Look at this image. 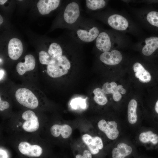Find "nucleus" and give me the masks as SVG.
Wrapping results in <instances>:
<instances>
[{"label": "nucleus", "mask_w": 158, "mask_h": 158, "mask_svg": "<svg viewBox=\"0 0 158 158\" xmlns=\"http://www.w3.org/2000/svg\"><path fill=\"white\" fill-rule=\"evenodd\" d=\"M100 61L104 63L111 65L118 64L121 61L122 56L118 51L113 50L111 52H104L100 56Z\"/></svg>", "instance_id": "f8f14e48"}, {"label": "nucleus", "mask_w": 158, "mask_h": 158, "mask_svg": "<svg viewBox=\"0 0 158 158\" xmlns=\"http://www.w3.org/2000/svg\"><path fill=\"white\" fill-rule=\"evenodd\" d=\"M137 139L147 150L158 151V133L154 129H142L138 133Z\"/></svg>", "instance_id": "7ed1b4c3"}, {"label": "nucleus", "mask_w": 158, "mask_h": 158, "mask_svg": "<svg viewBox=\"0 0 158 158\" xmlns=\"http://www.w3.org/2000/svg\"><path fill=\"white\" fill-rule=\"evenodd\" d=\"M92 155L87 147L79 149L75 152V158H92Z\"/></svg>", "instance_id": "a878e982"}, {"label": "nucleus", "mask_w": 158, "mask_h": 158, "mask_svg": "<svg viewBox=\"0 0 158 158\" xmlns=\"http://www.w3.org/2000/svg\"><path fill=\"white\" fill-rule=\"evenodd\" d=\"M138 158H142V157H138Z\"/></svg>", "instance_id": "72a5a7b5"}, {"label": "nucleus", "mask_w": 158, "mask_h": 158, "mask_svg": "<svg viewBox=\"0 0 158 158\" xmlns=\"http://www.w3.org/2000/svg\"><path fill=\"white\" fill-rule=\"evenodd\" d=\"M86 99H83L80 97L75 98L73 99L71 103V107L74 109L80 107L85 108L86 106Z\"/></svg>", "instance_id": "cd10ccee"}, {"label": "nucleus", "mask_w": 158, "mask_h": 158, "mask_svg": "<svg viewBox=\"0 0 158 158\" xmlns=\"http://www.w3.org/2000/svg\"><path fill=\"white\" fill-rule=\"evenodd\" d=\"M154 109L155 112L157 114L158 118V100L157 101L155 104L154 107ZM156 123H158V120Z\"/></svg>", "instance_id": "c756f323"}, {"label": "nucleus", "mask_w": 158, "mask_h": 158, "mask_svg": "<svg viewBox=\"0 0 158 158\" xmlns=\"http://www.w3.org/2000/svg\"><path fill=\"white\" fill-rule=\"evenodd\" d=\"M82 139L92 155L98 154L104 148V140L99 136L85 133L82 135Z\"/></svg>", "instance_id": "423d86ee"}, {"label": "nucleus", "mask_w": 158, "mask_h": 158, "mask_svg": "<svg viewBox=\"0 0 158 158\" xmlns=\"http://www.w3.org/2000/svg\"><path fill=\"white\" fill-rule=\"evenodd\" d=\"M109 25L113 28L118 30H126L128 25L127 19L122 16L118 14H113L108 18Z\"/></svg>", "instance_id": "2eb2a0df"}, {"label": "nucleus", "mask_w": 158, "mask_h": 158, "mask_svg": "<svg viewBox=\"0 0 158 158\" xmlns=\"http://www.w3.org/2000/svg\"><path fill=\"white\" fill-rule=\"evenodd\" d=\"M147 21L152 25L158 27V12L152 11L147 16Z\"/></svg>", "instance_id": "bb28decb"}, {"label": "nucleus", "mask_w": 158, "mask_h": 158, "mask_svg": "<svg viewBox=\"0 0 158 158\" xmlns=\"http://www.w3.org/2000/svg\"><path fill=\"white\" fill-rule=\"evenodd\" d=\"M15 97L20 104L28 108L34 109L38 105L39 102L36 97L30 90L20 88L16 92Z\"/></svg>", "instance_id": "39448f33"}, {"label": "nucleus", "mask_w": 158, "mask_h": 158, "mask_svg": "<svg viewBox=\"0 0 158 158\" xmlns=\"http://www.w3.org/2000/svg\"><path fill=\"white\" fill-rule=\"evenodd\" d=\"M3 21V19L1 16V15H0V24H1Z\"/></svg>", "instance_id": "473e14b6"}, {"label": "nucleus", "mask_w": 158, "mask_h": 158, "mask_svg": "<svg viewBox=\"0 0 158 158\" xmlns=\"http://www.w3.org/2000/svg\"><path fill=\"white\" fill-rule=\"evenodd\" d=\"M85 2L87 7L92 10L103 8L106 4L105 1L103 0H86Z\"/></svg>", "instance_id": "b1692460"}, {"label": "nucleus", "mask_w": 158, "mask_h": 158, "mask_svg": "<svg viewBox=\"0 0 158 158\" xmlns=\"http://www.w3.org/2000/svg\"><path fill=\"white\" fill-rule=\"evenodd\" d=\"M70 67L69 60L66 56H62L54 63L47 65V73L51 78L59 77L67 74Z\"/></svg>", "instance_id": "20e7f679"}, {"label": "nucleus", "mask_w": 158, "mask_h": 158, "mask_svg": "<svg viewBox=\"0 0 158 158\" xmlns=\"http://www.w3.org/2000/svg\"><path fill=\"white\" fill-rule=\"evenodd\" d=\"M9 104L7 101H3L0 98V110L1 111H3L5 109L8 108L9 107Z\"/></svg>", "instance_id": "c85d7f7f"}, {"label": "nucleus", "mask_w": 158, "mask_h": 158, "mask_svg": "<svg viewBox=\"0 0 158 158\" xmlns=\"http://www.w3.org/2000/svg\"><path fill=\"white\" fill-rule=\"evenodd\" d=\"M24 63L19 62L16 66L17 71L20 75H23L27 71L33 70L35 66V60L33 55L31 54L26 55Z\"/></svg>", "instance_id": "a211bd4d"}, {"label": "nucleus", "mask_w": 158, "mask_h": 158, "mask_svg": "<svg viewBox=\"0 0 158 158\" xmlns=\"http://www.w3.org/2000/svg\"><path fill=\"white\" fill-rule=\"evenodd\" d=\"M102 90L105 94H112L113 100L115 102H118L121 99V94H124L126 93V90L121 85H118L114 82L110 83H106L103 85Z\"/></svg>", "instance_id": "6e6552de"}, {"label": "nucleus", "mask_w": 158, "mask_h": 158, "mask_svg": "<svg viewBox=\"0 0 158 158\" xmlns=\"http://www.w3.org/2000/svg\"><path fill=\"white\" fill-rule=\"evenodd\" d=\"M97 127L99 131L109 141H115L120 135V127L117 121L102 119L98 122Z\"/></svg>", "instance_id": "f257e3e1"}, {"label": "nucleus", "mask_w": 158, "mask_h": 158, "mask_svg": "<svg viewBox=\"0 0 158 158\" xmlns=\"http://www.w3.org/2000/svg\"><path fill=\"white\" fill-rule=\"evenodd\" d=\"M7 154L5 152L0 150V158H7Z\"/></svg>", "instance_id": "7c9ffc66"}, {"label": "nucleus", "mask_w": 158, "mask_h": 158, "mask_svg": "<svg viewBox=\"0 0 158 158\" xmlns=\"http://www.w3.org/2000/svg\"><path fill=\"white\" fill-rule=\"evenodd\" d=\"M111 158H138L135 148L128 140L121 139L113 148Z\"/></svg>", "instance_id": "f03ea898"}, {"label": "nucleus", "mask_w": 158, "mask_h": 158, "mask_svg": "<svg viewBox=\"0 0 158 158\" xmlns=\"http://www.w3.org/2000/svg\"><path fill=\"white\" fill-rule=\"evenodd\" d=\"M8 56L11 59H18L23 51V46L21 41L16 38L11 39L8 44Z\"/></svg>", "instance_id": "9d476101"}, {"label": "nucleus", "mask_w": 158, "mask_h": 158, "mask_svg": "<svg viewBox=\"0 0 158 158\" xmlns=\"http://www.w3.org/2000/svg\"><path fill=\"white\" fill-rule=\"evenodd\" d=\"M145 45L142 48V52L145 55L152 54L158 48V37H151L145 40Z\"/></svg>", "instance_id": "412c9836"}, {"label": "nucleus", "mask_w": 158, "mask_h": 158, "mask_svg": "<svg viewBox=\"0 0 158 158\" xmlns=\"http://www.w3.org/2000/svg\"><path fill=\"white\" fill-rule=\"evenodd\" d=\"M18 148L21 153L29 157H39L42 152L40 146L37 145H31L25 142H21L19 145Z\"/></svg>", "instance_id": "ddd939ff"}, {"label": "nucleus", "mask_w": 158, "mask_h": 158, "mask_svg": "<svg viewBox=\"0 0 158 158\" xmlns=\"http://www.w3.org/2000/svg\"><path fill=\"white\" fill-rule=\"evenodd\" d=\"M48 53L56 60L62 56V51L60 46L56 43H53L50 45L48 50Z\"/></svg>", "instance_id": "5701e85b"}, {"label": "nucleus", "mask_w": 158, "mask_h": 158, "mask_svg": "<svg viewBox=\"0 0 158 158\" xmlns=\"http://www.w3.org/2000/svg\"><path fill=\"white\" fill-rule=\"evenodd\" d=\"M93 92L95 95L94 99L97 104L103 106L107 103V97L102 89L97 88L94 90Z\"/></svg>", "instance_id": "4be33fe9"}, {"label": "nucleus", "mask_w": 158, "mask_h": 158, "mask_svg": "<svg viewBox=\"0 0 158 158\" xmlns=\"http://www.w3.org/2000/svg\"><path fill=\"white\" fill-rule=\"evenodd\" d=\"M51 133L53 136L57 137L61 135L63 138L70 137L72 133V129L69 125L64 124L62 125L55 124L50 128Z\"/></svg>", "instance_id": "f3484780"}, {"label": "nucleus", "mask_w": 158, "mask_h": 158, "mask_svg": "<svg viewBox=\"0 0 158 158\" xmlns=\"http://www.w3.org/2000/svg\"><path fill=\"white\" fill-rule=\"evenodd\" d=\"M80 15L78 4L76 2H72L68 4L63 14V18L67 23L72 24L77 20Z\"/></svg>", "instance_id": "1a4fd4ad"}, {"label": "nucleus", "mask_w": 158, "mask_h": 158, "mask_svg": "<svg viewBox=\"0 0 158 158\" xmlns=\"http://www.w3.org/2000/svg\"><path fill=\"white\" fill-rule=\"evenodd\" d=\"M22 118L25 120L22 126L25 131L32 132L38 129L39 124L38 118L32 111L29 110L25 111L22 115Z\"/></svg>", "instance_id": "0eeeda50"}, {"label": "nucleus", "mask_w": 158, "mask_h": 158, "mask_svg": "<svg viewBox=\"0 0 158 158\" xmlns=\"http://www.w3.org/2000/svg\"><path fill=\"white\" fill-rule=\"evenodd\" d=\"M138 103L135 99H132L129 102L127 109V122L132 126H135L140 123L139 120L137 109Z\"/></svg>", "instance_id": "4468645a"}, {"label": "nucleus", "mask_w": 158, "mask_h": 158, "mask_svg": "<svg viewBox=\"0 0 158 158\" xmlns=\"http://www.w3.org/2000/svg\"><path fill=\"white\" fill-rule=\"evenodd\" d=\"M96 46L97 48L103 52L108 51L111 46L110 38L105 32L99 34L96 38Z\"/></svg>", "instance_id": "6ab92c4d"}, {"label": "nucleus", "mask_w": 158, "mask_h": 158, "mask_svg": "<svg viewBox=\"0 0 158 158\" xmlns=\"http://www.w3.org/2000/svg\"><path fill=\"white\" fill-rule=\"evenodd\" d=\"M60 2L59 0H40L38 1L37 6L40 13L46 15L56 9Z\"/></svg>", "instance_id": "dca6fc26"}, {"label": "nucleus", "mask_w": 158, "mask_h": 158, "mask_svg": "<svg viewBox=\"0 0 158 158\" xmlns=\"http://www.w3.org/2000/svg\"><path fill=\"white\" fill-rule=\"evenodd\" d=\"M7 0H0V5H3L6 3Z\"/></svg>", "instance_id": "2f4dec72"}, {"label": "nucleus", "mask_w": 158, "mask_h": 158, "mask_svg": "<svg viewBox=\"0 0 158 158\" xmlns=\"http://www.w3.org/2000/svg\"><path fill=\"white\" fill-rule=\"evenodd\" d=\"M40 63L42 64L49 65L54 63L56 60L45 51H40L39 54Z\"/></svg>", "instance_id": "393cba45"}, {"label": "nucleus", "mask_w": 158, "mask_h": 158, "mask_svg": "<svg viewBox=\"0 0 158 158\" xmlns=\"http://www.w3.org/2000/svg\"><path fill=\"white\" fill-rule=\"evenodd\" d=\"M133 68L135 72V76L139 79L140 82L147 83L151 80V76L150 73L140 63H135L133 66Z\"/></svg>", "instance_id": "aec40b11"}, {"label": "nucleus", "mask_w": 158, "mask_h": 158, "mask_svg": "<svg viewBox=\"0 0 158 158\" xmlns=\"http://www.w3.org/2000/svg\"><path fill=\"white\" fill-rule=\"evenodd\" d=\"M98 29L95 26L77 30L76 33L78 37L81 41L87 42H92L97 38L99 35Z\"/></svg>", "instance_id": "9b49d317"}]
</instances>
